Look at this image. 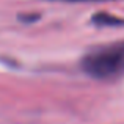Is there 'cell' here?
I'll return each mask as SVG.
<instances>
[{
  "instance_id": "6da1fadb",
  "label": "cell",
  "mask_w": 124,
  "mask_h": 124,
  "mask_svg": "<svg viewBox=\"0 0 124 124\" xmlns=\"http://www.w3.org/2000/svg\"><path fill=\"white\" fill-rule=\"evenodd\" d=\"M85 74L96 80H116L124 76V41L93 49L82 58Z\"/></svg>"
},
{
  "instance_id": "7a4b0ae2",
  "label": "cell",
  "mask_w": 124,
  "mask_h": 124,
  "mask_svg": "<svg viewBox=\"0 0 124 124\" xmlns=\"http://www.w3.org/2000/svg\"><path fill=\"white\" fill-rule=\"evenodd\" d=\"M68 2H82V0H68ZM83 2H85V0H83ZM86 2H88V0H86Z\"/></svg>"
}]
</instances>
